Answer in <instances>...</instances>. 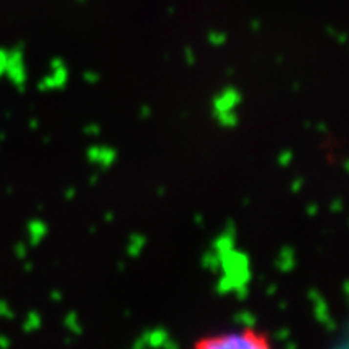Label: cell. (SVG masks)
<instances>
[{
    "mask_svg": "<svg viewBox=\"0 0 349 349\" xmlns=\"http://www.w3.org/2000/svg\"><path fill=\"white\" fill-rule=\"evenodd\" d=\"M118 270H120V272H123V270H125V263H121V262L118 263Z\"/></svg>",
    "mask_w": 349,
    "mask_h": 349,
    "instance_id": "db71d44e",
    "label": "cell"
},
{
    "mask_svg": "<svg viewBox=\"0 0 349 349\" xmlns=\"http://www.w3.org/2000/svg\"><path fill=\"white\" fill-rule=\"evenodd\" d=\"M343 291H345V296H348V282H345V284H343Z\"/></svg>",
    "mask_w": 349,
    "mask_h": 349,
    "instance_id": "f5cc1de1",
    "label": "cell"
},
{
    "mask_svg": "<svg viewBox=\"0 0 349 349\" xmlns=\"http://www.w3.org/2000/svg\"><path fill=\"white\" fill-rule=\"evenodd\" d=\"M236 230H235V223H233V220H230L228 221V223H226V228H225V235H228V236H233V238H235V235H236V233H235Z\"/></svg>",
    "mask_w": 349,
    "mask_h": 349,
    "instance_id": "d6a6232c",
    "label": "cell"
},
{
    "mask_svg": "<svg viewBox=\"0 0 349 349\" xmlns=\"http://www.w3.org/2000/svg\"><path fill=\"white\" fill-rule=\"evenodd\" d=\"M83 78H84V81H86V83H91V84L99 83V79H100V76L97 75L96 71H84Z\"/></svg>",
    "mask_w": 349,
    "mask_h": 349,
    "instance_id": "d4e9b609",
    "label": "cell"
},
{
    "mask_svg": "<svg viewBox=\"0 0 349 349\" xmlns=\"http://www.w3.org/2000/svg\"><path fill=\"white\" fill-rule=\"evenodd\" d=\"M3 139H5V134L2 133V134H0V141H3Z\"/></svg>",
    "mask_w": 349,
    "mask_h": 349,
    "instance_id": "9f6ffc18",
    "label": "cell"
},
{
    "mask_svg": "<svg viewBox=\"0 0 349 349\" xmlns=\"http://www.w3.org/2000/svg\"><path fill=\"white\" fill-rule=\"evenodd\" d=\"M133 346L137 348V349H141V348H146L147 346V331H144L142 335L137 336V340L133 343Z\"/></svg>",
    "mask_w": 349,
    "mask_h": 349,
    "instance_id": "83f0119b",
    "label": "cell"
},
{
    "mask_svg": "<svg viewBox=\"0 0 349 349\" xmlns=\"http://www.w3.org/2000/svg\"><path fill=\"white\" fill-rule=\"evenodd\" d=\"M13 252L18 259H26V256H28V247H26L24 242H18V244L13 247Z\"/></svg>",
    "mask_w": 349,
    "mask_h": 349,
    "instance_id": "603a6c76",
    "label": "cell"
},
{
    "mask_svg": "<svg viewBox=\"0 0 349 349\" xmlns=\"http://www.w3.org/2000/svg\"><path fill=\"white\" fill-rule=\"evenodd\" d=\"M168 331L163 328H155L152 331H147V346L152 348H162L163 343L168 340Z\"/></svg>",
    "mask_w": 349,
    "mask_h": 349,
    "instance_id": "30bf717a",
    "label": "cell"
},
{
    "mask_svg": "<svg viewBox=\"0 0 349 349\" xmlns=\"http://www.w3.org/2000/svg\"><path fill=\"white\" fill-rule=\"evenodd\" d=\"M12 346V341H10L8 336L5 335H0V349H7Z\"/></svg>",
    "mask_w": 349,
    "mask_h": 349,
    "instance_id": "836d02e7",
    "label": "cell"
},
{
    "mask_svg": "<svg viewBox=\"0 0 349 349\" xmlns=\"http://www.w3.org/2000/svg\"><path fill=\"white\" fill-rule=\"evenodd\" d=\"M49 142H50V136H45L44 137V144H49Z\"/></svg>",
    "mask_w": 349,
    "mask_h": 349,
    "instance_id": "11a10c76",
    "label": "cell"
},
{
    "mask_svg": "<svg viewBox=\"0 0 349 349\" xmlns=\"http://www.w3.org/2000/svg\"><path fill=\"white\" fill-rule=\"evenodd\" d=\"M5 75L12 81L20 92H24L26 84V70H24V60H23V44H20L17 49H13L8 54L7 68H5Z\"/></svg>",
    "mask_w": 349,
    "mask_h": 349,
    "instance_id": "7a4b0ae2",
    "label": "cell"
},
{
    "mask_svg": "<svg viewBox=\"0 0 349 349\" xmlns=\"http://www.w3.org/2000/svg\"><path fill=\"white\" fill-rule=\"evenodd\" d=\"M273 338L277 341H286V340H289V330L288 328H282V330H278L277 333H275L273 335Z\"/></svg>",
    "mask_w": 349,
    "mask_h": 349,
    "instance_id": "4316f807",
    "label": "cell"
},
{
    "mask_svg": "<svg viewBox=\"0 0 349 349\" xmlns=\"http://www.w3.org/2000/svg\"><path fill=\"white\" fill-rule=\"evenodd\" d=\"M233 320H235L236 325L244 327L246 330H252L254 327H256V317H254L249 310H241V312H238V314L233 317Z\"/></svg>",
    "mask_w": 349,
    "mask_h": 349,
    "instance_id": "7c38bea8",
    "label": "cell"
},
{
    "mask_svg": "<svg viewBox=\"0 0 349 349\" xmlns=\"http://www.w3.org/2000/svg\"><path fill=\"white\" fill-rule=\"evenodd\" d=\"M199 346L207 349H263L268 346V341L262 335L244 330L240 333H225V335L205 338L199 343Z\"/></svg>",
    "mask_w": 349,
    "mask_h": 349,
    "instance_id": "6da1fadb",
    "label": "cell"
},
{
    "mask_svg": "<svg viewBox=\"0 0 349 349\" xmlns=\"http://www.w3.org/2000/svg\"><path fill=\"white\" fill-rule=\"evenodd\" d=\"M76 196V189L75 188H68L66 191H65V199H68V200H71L73 197H75Z\"/></svg>",
    "mask_w": 349,
    "mask_h": 349,
    "instance_id": "ab89813d",
    "label": "cell"
},
{
    "mask_svg": "<svg viewBox=\"0 0 349 349\" xmlns=\"http://www.w3.org/2000/svg\"><path fill=\"white\" fill-rule=\"evenodd\" d=\"M225 41H226V36L223 33H210L209 34V42L212 45H221V44H225Z\"/></svg>",
    "mask_w": 349,
    "mask_h": 349,
    "instance_id": "ffe728a7",
    "label": "cell"
},
{
    "mask_svg": "<svg viewBox=\"0 0 349 349\" xmlns=\"http://www.w3.org/2000/svg\"><path fill=\"white\" fill-rule=\"evenodd\" d=\"M233 291L236 293L238 299L240 301H244L247 298V294H249V289H247V283H240V284H235V288Z\"/></svg>",
    "mask_w": 349,
    "mask_h": 349,
    "instance_id": "d6986e66",
    "label": "cell"
},
{
    "mask_svg": "<svg viewBox=\"0 0 349 349\" xmlns=\"http://www.w3.org/2000/svg\"><path fill=\"white\" fill-rule=\"evenodd\" d=\"M303 178H296L294 181H293V184H291V191H293L294 194L298 193V191H301V188H303Z\"/></svg>",
    "mask_w": 349,
    "mask_h": 349,
    "instance_id": "1f68e13d",
    "label": "cell"
},
{
    "mask_svg": "<svg viewBox=\"0 0 349 349\" xmlns=\"http://www.w3.org/2000/svg\"><path fill=\"white\" fill-rule=\"evenodd\" d=\"M163 194H165V188H158V189H157V196H158V197H162Z\"/></svg>",
    "mask_w": 349,
    "mask_h": 349,
    "instance_id": "f907efd6",
    "label": "cell"
},
{
    "mask_svg": "<svg viewBox=\"0 0 349 349\" xmlns=\"http://www.w3.org/2000/svg\"><path fill=\"white\" fill-rule=\"evenodd\" d=\"M324 327L327 328V331H336V328H338V325H336V322L335 320H331V319H328L324 324Z\"/></svg>",
    "mask_w": 349,
    "mask_h": 349,
    "instance_id": "d590c367",
    "label": "cell"
},
{
    "mask_svg": "<svg viewBox=\"0 0 349 349\" xmlns=\"http://www.w3.org/2000/svg\"><path fill=\"white\" fill-rule=\"evenodd\" d=\"M47 225L42 220H31L28 223V233H29V244L39 246V242L44 240L47 235Z\"/></svg>",
    "mask_w": 349,
    "mask_h": 349,
    "instance_id": "52a82bcc",
    "label": "cell"
},
{
    "mask_svg": "<svg viewBox=\"0 0 349 349\" xmlns=\"http://www.w3.org/2000/svg\"><path fill=\"white\" fill-rule=\"evenodd\" d=\"M330 209H331V212H341V210H343V202H341V199L333 200Z\"/></svg>",
    "mask_w": 349,
    "mask_h": 349,
    "instance_id": "e575fe53",
    "label": "cell"
},
{
    "mask_svg": "<svg viewBox=\"0 0 349 349\" xmlns=\"http://www.w3.org/2000/svg\"><path fill=\"white\" fill-rule=\"evenodd\" d=\"M215 118L225 128H235L238 125V115L233 110H228V112H215Z\"/></svg>",
    "mask_w": 349,
    "mask_h": 349,
    "instance_id": "5bb4252c",
    "label": "cell"
},
{
    "mask_svg": "<svg viewBox=\"0 0 349 349\" xmlns=\"http://www.w3.org/2000/svg\"><path fill=\"white\" fill-rule=\"evenodd\" d=\"M62 65H65L62 58H58V57H57V58H52V62H50V68H52V70H55V68L62 66Z\"/></svg>",
    "mask_w": 349,
    "mask_h": 349,
    "instance_id": "74e56055",
    "label": "cell"
},
{
    "mask_svg": "<svg viewBox=\"0 0 349 349\" xmlns=\"http://www.w3.org/2000/svg\"><path fill=\"white\" fill-rule=\"evenodd\" d=\"M317 131H320V133H327V125L325 123H319V125H317Z\"/></svg>",
    "mask_w": 349,
    "mask_h": 349,
    "instance_id": "ee69618b",
    "label": "cell"
},
{
    "mask_svg": "<svg viewBox=\"0 0 349 349\" xmlns=\"http://www.w3.org/2000/svg\"><path fill=\"white\" fill-rule=\"evenodd\" d=\"M162 348H167V349H176L178 348V343L176 341H173L172 338H168V340L163 343V346Z\"/></svg>",
    "mask_w": 349,
    "mask_h": 349,
    "instance_id": "8d00e7d4",
    "label": "cell"
},
{
    "mask_svg": "<svg viewBox=\"0 0 349 349\" xmlns=\"http://www.w3.org/2000/svg\"><path fill=\"white\" fill-rule=\"evenodd\" d=\"M104 220L107 221V223H110V221L113 220V214H112V212H107V214H105V217H104Z\"/></svg>",
    "mask_w": 349,
    "mask_h": 349,
    "instance_id": "f6af8a7d",
    "label": "cell"
},
{
    "mask_svg": "<svg viewBox=\"0 0 349 349\" xmlns=\"http://www.w3.org/2000/svg\"><path fill=\"white\" fill-rule=\"evenodd\" d=\"M41 322H42V319H41V315L38 314V312L31 310L29 314L26 315V319L23 322V330L26 333H31V331L38 330V328H41V325H42Z\"/></svg>",
    "mask_w": 349,
    "mask_h": 349,
    "instance_id": "9a60e30c",
    "label": "cell"
},
{
    "mask_svg": "<svg viewBox=\"0 0 349 349\" xmlns=\"http://www.w3.org/2000/svg\"><path fill=\"white\" fill-rule=\"evenodd\" d=\"M144 244H146V236L139 235V233H133V235L130 236L126 252H128L130 257H137L141 254V251L144 249Z\"/></svg>",
    "mask_w": 349,
    "mask_h": 349,
    "instance_id": "9c48e42d",
    "label": "cell"
},
{
    "mask_svg": "<svg viewBox=\"0 0 349 349\" xmlns=\"http://www.w3.org/2000/svg\"><path fill=\"white\" fill-rule=\"evenodd\" d=\"M63 325L70 330L73 335H81L83 328H81V324H79V319H78V314L76 312H68L65 320H63Z\"/></svg>",
    "mask_w": 349,
    "mask_h": 349,
    "instance_id": "2e32d148",
    "label": "cell"
},
{
    "mask_svg": "<svg viewBox=\"0 0 349 349\" xmlns=\"http://www.w3.org/2000/svg\"><path fill=\"white\" fill-rule=\"evenodd\" d=\"M50 299L54 301V303H60V301H62V293H60V291H52Z\"/></svg>",
    "mask_w": 349,
    "mask_h": 349,
    "instance_id": "f35d334b",
    "label": "cell"
},
{
    "mask_svg": "<svg viewBox=\"0 0 349 349\" xmlns=\"http://www.w3.org/2000/svg\"><path fill=\"white\" fill-rule=\"evenodd\" d=\"M68 81V70L65 65L58 66L54 70L50 76H45L44 81H41L38 84L39 91H52V89H62L65 87V84Z\"/></svg>",
    "mask_w": 349,
    "mask_h": 349,
    "instance_id": "5b68a950",
    "label": "cell"
},
{
    "mask_svg": "<svg viewBox=\"0 0 349 349\" xmlns=\"http://www.w3.org/2000/svg\"><path fill=\"white\" fill-rule=\"evenodd\" d=\"M312 303H314L315 319L319 320L322 325H324L327 320L331 319V317H330V312H328V305H327L325 299L322 298V296H319V298H315L314 301H312Z\"/></svg>",
    "mask_w": 349,
    "mask_h": 349,
    "instance_id": "8fae6325",
    "label": "cell"
},
{
    "mask_svg": "<svg viewBox=\"0 0 349 349\" xmlns=\"http://www.w3.org/2000/svg\"><path fill=\"white\" fill-rule=\"evenodd\" d=\"M97 183V174H92L91 178H89V184H96Z\"/></svg>",
    "mask_w": 349,
    "mask_h": 349,
    "instance_id": "681fc988",
    "label": "cell"
},
{
    "mask_svg": "<svg viewBox=\"0 0 349 349\" xmlns=\"http://www.w3.org/2000/svg\"><path fill=\"white\" fill-rule=\"evenodd\" d=\"M24 270H26V272H31V270H33V263H31V262H26V263H24Z\"/></svg>",
    "mask_w": 349,
    "mask_h": 349,
    "instance_id": "c3c4849f",
    "label": "cell"
},
{
    "mask_svg": "<svg viewBox=\"0 0 349 349\" xmlns=\"http://www.w3.org/2000/svg\"><path fill=\"white\" fill-rule=\"evenodd\" d=\"M218 257H220V268L226 275L235 273L242 267H249V257H247L246 254L235 251V247L226 252L218 254Z\"/></svg>",
    "mask_w": 349,
    "mask_h": 349,
    "instance_id": "3957f363",
    "label": "cell"
},
{
    "mask_svg": "<svg viewBox=\"0 0 349 349\" xmlns=\"http://www.w3.org/2000/svg\"><path fill=\"white\" fill-rule=\"evenodd\" d=\"M86 154H87V160H89V162L96 163V162H97V157H99V146H92V147H89Z\"/></svg>",
    "mask_w": 349,
    "mask_h": 349,
    "instance_id": "484cf974",
    "label": "cell"
},
{
    "mask_svg": "<svg viewBox=\"0 0 349 349\" xmlns=\"http://www.w3.org/2000/svg\"><path fill=\"white\" fill-rule=\"evenodd\" d=\"M194 221H196V225H202V215H194Z\"/></svg>",
    "mask_w": 349,
    "mask_h": 349,
    "instance_id": "7dc6e473",
    "label": "cell"
},
{
    "mask_svg": "<svg viewBox=\"0 0 349 349\" xmlns=\"http://www.w3.org/2000/svg\"><path fill=\"white\" fill-rule=\"evenodd\" d=\"M29 126H31V130H38V126H39V121L36 120V118H33L29 121Z\"/></svg>",
    "mask_w": 349,
    "mask_h": 349,
    "instance_id": "7bdbcfd3",
    "label": "cell"
},
{
    "mask_svg": "<svg viewBox=\"0 0 349 349\" xmlns=\"http://www.w3.org/2000/svg\"><path fill=\"white\" fill-rule=\"evenodd\" d=\"M278 309H280V310H284V309H286V303H280V304H278Z\"/></svg>",
    "mask_w": 349,
    "mask_h": 349,
    "instance_id": "816d5d0a",
    "label": "cell"
},
{
    "mask_svg": "<svg viewBox=\"0 0 349 349\" xmlns=\"http://www.w3.org/2000/svg\"><path fill=\"white\" fill-rule=\"evenodd\" d=\"M152 115V110H151V107L149 105H142V107L139 109V116L141 118H149V116Z\"/></svg>",
    "mask_w": 349,
    "mask_h": 349,
    "instance_id": "4dcf8cb0",
    "label": "cell"
},
{
    "mask_svg": "<svg viewBox=\"0 0 349 349\" xmlns=\"http://www.w3.org/2000/svg\"><path fill=\"white\" fill-rule=\"evenodd\" d=\"M202 265L205 268H209V270H212V272H218L220 270V257H218V254H217L215 251L204 254Z\"/></svg>",
    "mask_w": 349,
    "mask_h": 349,
    "instance_id": "e0dca14e",
    "label": "cell"
},
{
    "mask_svg": "<svg viewBox=\"0 0 349 349\" xmlns=\"http://www.w3.org/2000/svg\"><path fill=\"white\" fill-rule=\"evenodd\" d=\"M115 160H116V151L115 149L107 147V146H104V147L99 146V157H97L96 163H99L102 170H107L109 167H112Z\"/></svg>",
    "mask_w": 349,
    "mask_h": 349,
    "instance_id": "ba28073f",
    "label": "cell"
},
{
    "mask_svg": "<svg viewBox=\"0 0 349 349\" xmlns=\"http://www.w3.org/2000/svg\"><path fill=\"white\" fill-rule=\"evenodd\" d=\"M235 280H233L230 275H223L220 280H218V283H217V293H220V294H226V293H230V291H233V288H235Z\"/></svg>",
    "mask_w": 349,
    "mask_h": 349,
    "instance_id": "ac0fdd59",
    "label": "cell"
},
{
    "mask_svg": "<svg viewBox=\"0 0 349 349\" xmlns=\"http://www.w3.org/2000/svg\"><path fill=\"white\" fill-rule=\"evenodd\" d=\"M275 293H277V284H273V283H272L270 286L267 288V294L270 296V294H275Z\"/></svg>",
    "mask_w": 349,
    "mask_h": 349,
    "instance_id": "b9f144b4",
    "label": "cell"
},
{
    "mask_svg": "<svg viewBox=\"0 0 349 349\" xmlns=\"http://www.w3.org/2000/svg\"><path fill=\"white\" fill-rule=\"evenodd\" d=\"M84 133L89 134V136H99L100 134V126L99 125H87L86 128H84Z\"/></svg>",
    "mask_w": 349,
    "mask_h": 349,
    "instance_id": "f1b7e54d",
    "label": "cell"
},
{
    "mask_svg": "<svg viewBox=\"0 0 349 349\" xmlns=\"http://www.w3.org/2000/svg\"><path fill=\"white\" fill-rule=\"evenodd\" d=\"M275 265L280 272L283 273H288L291 272L293 268L296 267V259H294V249L291 246H283L282 251H280L278 257H277V262Z\"/></svg>",
    "mask_w": 349,
    "mask_h": 349,
    "instance_id": "8992f818",
    "label": "cell"
},
{
    "mask_svg": "<svg viewBox=\"0 0 349 349\" xmlns=\"http://www.w3.org/2000/svg\"><path fill=\"white\" fill-rule=\"evenodd\" d=\"M0 317H3V319H15L13 310L10 309L8 304L2 299H0Z\"/></svg>",
    "mask_w": 349,
    "mask_h": 349,
    "instance_id": "44dd1931",
    "label": "cell"
},
{
    "mask_svg": "<svg viewBox=\"0 0 349 349\" xmlns=\"http://www.w3.org/2000/svg\"><path fill=\"white\" fill-rule=\"evenodd\" d=\"M241 102V94L235 87H226L214 99V112H228Z\"/></svg>",
    "mask_w": 349,
    "mask_h": 349,
    "instance_id": "277c9868",
    "label": "cell"
},
{
    "mask_svg": "<svg viewBox=\"0 0 349 349\" xmlns=\"http://www.w3.org/2000/svg\"><path fill=\"white\" fill-rule=\"evenodd\" d=\"M305 210H307V214H309V215L314 217V215H317V212H319V207H317L315 204H309V205H307V209H305Z\"/></svg>",
    "mask_w": 349,
    "mask_h": 349,
    "instance_id": "60d3db41",
    "label": "cell"
},
{
    "mask_svg": "<svg viewBox=\"0 0 349 349\" xmlns=\"http://www.w3.org/2000/svg\"><path fill=\"white\" fill-rule=\"evenodd\" d=\"M184 57H186L188 65H194V62H196V55H194L193 49H189V47H186V50H184Z\"/></svg>",
    "mask_w": 349,
    "mask_h": 349,
    "instance_id": "f546056e",
    "label": "cell"
},
{
    "mask_svg": "<svg viewBox=\"0 0 349 349\" xmlns=\"http://www.w3.org/2000/svg\"><path fill=\"white\" fill-rule=\"evenodd\" d=\"M7 62H8V52L0 49V78L5 75V68H7Z\"/></svg>",
    "mask_w": 349,
    "mask_h": 349,
    "instance_id": "cb8c5ba5",
    "label": "cell"
},
{
    "mask_svg": "<svg viewBox=\"0 0 349 349\" xmlns=\"http://www.w3.org/2000/svg\"><path fill=\"white\" fill-rule=\"evenodd\" d=\"M284 346H286L288 349H296V348H298V345H296V343H291V341H284Z\"/></svg>",
    "mask_w": 349,
    "mask_h": 349,
    "instance_id": "bcb514c9",
    "label": "cell"
},
{
    "mask_svg": "<svg viewBox=\"0 0 349 349\" xmlns=\"http://www.w3.org/2000/svg\"><path fill=\"white\" fill-rule=\"evenodd\" d=\"M291 160H293V152L291 151H283L282 154L278 155V163L282 167H288Z\"/></svg>",
    "mask_w": 349,
    "mask_h": 349,
    "instance_id": "7402d4cb",
    "label": "cell"
},
{
    "mask_svg": "<svg viewBox=\"0 0 349 349\" xmlns=\"http://www.w3.org/2000/svg\"><path fill=\"white\" fill-rule=\"evenodd\" d=\"M235 247V238L228 236V235H220L217 240L214 241V251L217 254H221V252H226Z\"/></svg>",
    "mask_w": 349,
    "mask_h": 349,
    "instance_id": "4fadbf2b",
    "label": "cell"
}]
</instances>
